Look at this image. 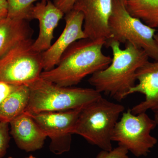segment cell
<instances>
[{"instance_id":"cell-1","label":"cell","mask_w":158,"mask_h":158,"mask_svg":"<svg viewBox=\"0 0 158 158\" xmlns=\"http://www.w3.org/2000/svg\"><path fill=\"white\" fill-rule=\"evenodd\" d=\"M120 43L109 40L105 46L111 49L113 57L104 69L91 75L88 82L100 93L109 95L118 101L126 98L135 85L137 70L148 61V55L141 48L130 42L124 49Z\"/></svg>"},{"instance_id":"cell-2","label":"cell","mask_w":158,"mask_h":158,"mask_svg":"<svg viewBox=\"0 0 158 158\" xmlns=\"http://www.w3.org/2000/svg\"><path fill=\"white\" fill-rule=\"evenodd\" d=\"M106 43L102 39L77 40L65 51L56 66L43 71L40 77L60 87L78 85L87 76L104 69L112 62V58L102 51Z\"/></svg>"},{"instance_id":"cell-3","label":"cell","mask_w":158,"mask_h":158,"mask_svg":"<svg viewBox=\"0 0 158 158\" xmlns=\"http://www.w3.org/2000/svg\"><path fill=\"white\" fill-rule=\"evenodd\" d=\"M27 85L30 95L25 112L29 113L83 109L102 97L94 88L60 87L40 77Z\"/></svg>"},{"instance_id":"cell-4","label":"cell","mask_w":158,"mask_h":158,"mask_svg":"<svg viewBox=\"0 0 158 158\" xmlns=\"http://www.w3.org/2000/svg\"><path fill=\"white\" fill-rule=\"evenodd\" d=\"M124 110L123 105L102 97L82 109L73 134L82 136L102 150L110 151L113 130Z\"/></svg>"},{"instance_id":"cell-5","label":"cell","mask_w":158,"mask_h":158,"mask_svg":"<svg viewBox=\"0 0 158 158\" xmlns=\"http://www.w3.org/2000/svg\"><path fill=\"white\" fill-rule=\"evenodd\" d=\"M109 27L111 35L109 40L120 44L131 43L144 50L149 58L158 61V46L155 38L156 30L131 15L124 4L116 0H113Z\"/></svg>"},{"instance_id":"cell-6","label":"cell","mask_w":158,"mask_h":158,"mask_svg":"<svg viewBox=\"0 0 158 158\" xmlns=\"http://www.w3.org/2000/svg\"><path fill=\"white\" fill-rule=\"evenodd\" d=\"M32 38L22 41L0 58V81L27 85L43 71L41 53L32 48Z\"/></svg>"},{"instance_id":"cell-7","label":"cell","mask_w":158,"mask_h":158,"mask_svg":"<svg viewBox=\"0 0 158 158\" xmlns=\"http://www.w3.org/2000/svg\"><path fill=\"white\" fill-rule=\"evenodd\" d=\"M156 126L154 119L146 113L134 115L129 109L116 123L112 141L117 142L118 146L124 148L135 156H145L157 143L156 138L150 134Z\"/></svg>"},{"instance_id":"cell-8","label":"cell","mask_w":158,"mask_h":158,"mask_svg":"<svg viewBox=\"0 0 158 158\" xmlns=\"http://www.w3.org/2000/svg\"><path fill=\"white\" fill-rule=\"evenodd\" d=\"M82 109L27 113L37 123L47 137L50 138L51 151L55 154L60 155L70 149L73 131Z\"/></svg>"},{"instance_id":"cell-9","label":"cell","mask_w":158,"mask_h":158,"mask_svg":"<svg viewBox=\"0 0 158 158\" xmlns=\"http://www.w3.org/2000/svg\"><path fill=\"white\" fill-rule=\"evenodd\" d=\"M113 0H76L73 10L84 15L83 31L86 38L104 39L111 37L109 19L113 9Z\"/></svg>"},{"instance_id":"cell-10","label":"cell","mask_w":158,"mask_h":158,"mask_svg":"<svg viewBox=\"0 0 158 158\" xmlns=\"http://www.w3.org/2000/svg\"><path fill=\"white\" fill-rule=\"evenodd\" d=\"M65 14V27L62 34L48 49L41 52L44 71L55 68L62 55L74 42L87 38L83 31V13L72 9Z\"/></svg>"},{"instance_id":"cell-11","label":"cell","mask_w":158,"mask_h":158,"mask_svg":"<svg viewBox=\"0 0 158 158\" xmlns=\"http://www.w3.org/2000/svg\"><path fill=\"white\" fill-rule=\"evenodd\" d=\"M138 83L131 88L127 95L135 93L144 94L145 100L131 109L134 115L146 113L148 110H158V61L146 62L136 73Z\"/></svg>"},{"instance_id":"cell-12","label":"cell","mask_w":158,"mask_h":158,"mask_svg":"<svg viewBox=\"0 0 158 158\" xmlns=\"http://www.w3.org/2000/svg\"><path fill=\"white\" fill-rule=\"evenodd\" d=\"M64 13L50 0L40 1L33 6L31 19L39 21V33L34 41L32 48L36 52H42L52 45L54 32Z\"/></svg>"},{"instance_id":"cell-13","label":"cell","mask_w":158,"mask_h":158,"mask_svg":"<svg viewBox=\"0 0 158 158\" xmlns=\"http://www.w3.org/2000/svg\"><path fill=\"white\" fill-rule=\"evenodd\" d=\"M9 124L11 135L20 149L31 152L42 148L47 137L28 113L24 112Z\"/></svg>"},{"instance_id":"cell-14","label":"cell","mask_w":158,"mask_h":158,"mask_svg":"<svg viewBox=\"0 0 158 158\" xmlns=\"http://www.w3.org/2000/svg\"><path fill=\"white\" fill-rule=\"evenodd\" d=\"M33 33L27 20L8 17L0 19V58L19 43L31 39Z\"/></svg>"},{"instance_id":"cell-15","label":"cell","mask_w":158,"mask_h":158,"mask_svg":"<svg viewBox=\"0 0 158 158\" xmlns=\"http://www.w3.org/2000/svg\"><path fill=\"white\" fill-rule=\"evenodd\" d=\"M30 95L27 85L20 86L0 105V121L10 123L25 112Z\"/></svg>"},{"instance_id":"cell-16","label":"cell","mask_w":158,"mask_h":158,"mask_svg":"<svg viewBox=\"0 0 158 158\" xmlns=\"http://www.w3.org/2000/svg\"><path fill=\"white\" fill-rule=\"evenodd\" d=\"M126 8L131 15L152 28L158 27V0H129Z\"/></svg>"},{"instance_id":"cell-17","label":"cell","mask_w":158,"mask_h":158,"mask_svg":"<svg viewBox=\"0 0 158 158\" xmlns=\"http://www.w3.org/2000/svg\"><path fill=\"white\" fill-rule=\"evenodd\" d=\"M48 0H7L8 13L7 17L11 19L31 20V11L37 1Z\"/></svg>"},{"instance_id":"cell-18","label":"cell","mask_w":158,"mask_h":158,"mask_svg":"<svg viewBox=\"0 0 158 158\" xmlns=\"http://www.w3.org/2000/svg\"><path fill=\"white\" fill-rule=\"evenodd\" d=\"M9 123L0 121V158L5 156L9 147Z\"/></svg>"},{"instance_id":"cell-19","label":"cell","mask_w":158,"mask_h":158,"mask_svg":"<svg viewBox=\"0 0 158 158\" xmlns=\"http://www.w3.org/2000/svg\"><path fill=\"white\" fill-rule=\"evenodd\" d=\"M20 86L0 81V105Z\"/></svg>"},{"instance_id":"cell-20","label":"cell","mask_w":158,"mask_h":158,"mask_svg":"<svg viewBox=\"0 0 158 158\" xmlns=\"http://www.w3.org/2000/svg\"><path fill=\"white\" fill-rule=\"evenodd\" d=\"M76 0H54V3L64 13L66 14L72 10Z\"/></svg>"},{"instance_id":"cell-21","label":"cell","mask_w":158,"mask_h":158,"mask_svg":"<svg viewBox=\"0 0 158 158\" xmlns=\"http://www.w3.org/2000/svg\"><path fill=\"white\" fill-rule=\"evenodd\" d=\"M8 5L7 0H0V19L7 17Z\"/></svg>"},{"instance_id":"cell-22","label":"cell","mask_w":158,"mask_h":158,"mask_svg":"<svg viewBox=\"0 0 158 158\" xmlns=\"http://www.w3.org/2000/svg\"><path fill=\"white\" fill-rule=\"evenodd\" d=\"M96 158H109V157L107 154L106 152L102 150L98 154Z\"/></svg>"},{"instance_id":"cell-23","label":"cell","mask_w":158,"mask_h":158,"mask_svg":"<svg viewBox=\"0 0 158 158\" xmlns=\"http://www.w3.org/2000/svg\"><path fill=\"white\" fill-rule=\"evenodd\" d=\"M155 112L154 120L155 121L157 125H158V110Z\"/></svg>"},{"instance_id":"cell-24","label":"cell","mask_w":158,"mask_h":158,"mask_svg":"<svg viewBox=\"0 0 158 158\" xmlns=\"http://www.w3.org/2000/svg\"><path fill=\"white\" fill-rule=\"evenodd\" d=\"M116 1H118V2H120L123 3V4L125 5L126 3L128 1H129V0H116Z\"/></svg>"},{"instance_id":"cell-25","label":"cell","mask_w":158,"mask_h":158,"mask_svg":"<svg viewBox=\"0 0 158 158\" xmlns=\"http://www.w3.org/2000/svg\"><path fill=\"white\" fill-rule=\"evenodd\" d=\"M25 158H37L33 156H30L28 157Z\"/></svg>"},{"instance_id":"cell-26","label":"cell","mask_w":158,"mask_h":158,"mask_svg":"<svg viewBox=\"0 0 158 158\" xmlns=\"http://www.w3.org/2000/svg\"><path fill=\"white\" fill-rule=\"evenodd\" d=\"M155 37L156 38V39L158 40V34H156L155 36Z\"/></svg>"},{"instance_id":"cell-27","label":"cell","mask_w":158,"mask_h":158,"mask_svg":"<svg viewBox=\"0 0 158 158\" xmlns=\"http://www.w3.org/2000/svg\"><path fill=\"white\" fill-rule=\"evenodd\" d=\"M155 38L157 44L158 48V40L157 39H156V38L155 37Z\"/></svg>"},{"instance_id":"cell-28","label":"cell","mask_w":158,"mask_h":158,"mask_svg":"<svg viewBox=\"0 0 158 158\" xmlns=\"http://www.w3.org/2000/svg\"><path fill=\"white\" fill-rule=\"evenodd\" d=\"M8 158H13L11 157H9Z\"/></svg>"}]
</instances>
